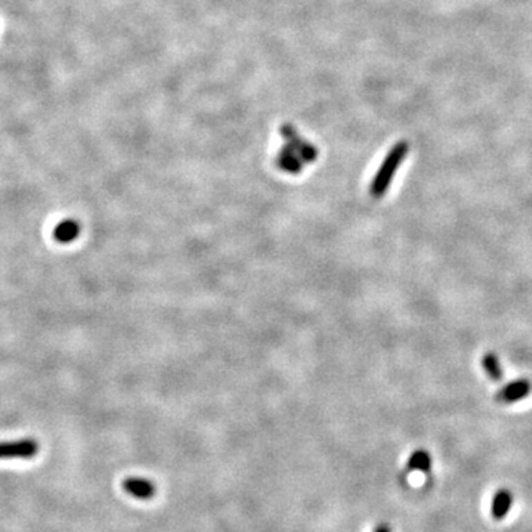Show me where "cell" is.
Wrapping results in <instances>:
<instances>
[{"label":"cell","mask_w":532,"mask_h":532,"mask_svg":"<svg viewBox=\"0 0 532 532\" xmlns=\"http://www.w3.org/2000/svg\"><path fill=\"white\" fill-rule=\"evenodd\" d=\"M408 150H409L408 142L399 141L396 145L387 152L386 159L383 160L380 169L374 175V179L370 185V194L374 198H380L386 194L387 188H389L391 182L393 181L396 170L399 169V166H401V163L407 157Z\"/></svg>","instance_id":"cell-1"},{"label":"cell","mask_w":532,"mask_h":532,"mask_svg":"<svg viewBox=\"0 0 532 532\" xmlns=\"http://www.w3.org/2000/svg\"><path fill=\"white\" fill-rule=\"evenodd\" d=\"M39 443L35 439H19L0 442V460L2 459H31L37 456Z\"/></svg>","instance_id":"cell-2"},{"label":"cell","mask_w":532,"mask_h":532,"mask_svg":"<svg viewBox=\"0 0 532 532\" xmlns=\"http://www.w3.org/2000/svg\"><path fill=\"white\" fill-rule=\"evenodd\" d=\"M280 133L281 136L287 141V145L302 159V161H314L317 159L315 147L299 138L294 127H292L290 125H284L281 126Z\"/></svg>","instance_id":"cell-3"},{"label":"cell","mask_w":532,"mask_h":532,"mask_svg":"<svg viewBox=\"0 0 532 532\" xmlns=\"http://www.w3.org/2000/svg\"><path fill=\"white\" fill-rule=\"evenodd\" d=\"M532 392V383L528 379H519L502 387L495 395V401L500 404H515L526 398Z\"/></svg>","instance_id":"cell-4"},{"label":"cell","mask_w":532,"mask_h":532,"mask_svg":"<svg viewBox=\"0 0 532 532\" xmlns=\"http://www.w3.org/2000/svg\"><path fill=\"white\" fill-rule=\"evenodd\" d=\"M121 485H123V490L127 494L138 498V500H150L157 491L151 481L143 478H126Z\"/></svg>","instance_id":"cell-5"},{"label":"cell","mask_w":532,"mask_h":532,"mask_svg":"<svg viewBox=\"0 0 532 532\" xmlns=\"http://www.w3.org/2000/svg\"><path fill=\"white\" fill-rule=\"evenodd\" d=\"M513 503V497L512 493L507 490H500L497 491L493 497V503H491V515L494 519L502 520L506 517V515L510 512V507H512Z\"/></svg>","instance_id":"cell-6"},{"label":"cell","mask_w":532,"mask_h":532,"mask_svg":"<svg viewBox=\"0 0 532 532\" xmlns=\"http://www.w3.org/2000/svg\"><path fill=\"white\" fill-rule=\"evenodd\" d=\"M276 164L280 166V169L290 172V173H297L302 169V159L290 148V147H284L278 157H276Z\"/></svg>","instance_id":"cell-7"},{"label":"cell","mask_w":532,"mask_h":532,"mask_svg":"<svg viewBox=\"0 0 532 532\" xmlns=\"http://www.w3.org/2000/svg\"><path fill=\"white\" fill-rule=\"evenodd\" d=\"M80 234V227L76 220H64L53 231V237L60 242H70Z\"/></svg>","instance_id":"cell-8"},{"label":"cell","mask_w":532,"mask_h":532,"mask_svg":"<svg viewBox=\"0 0 532 532\" xmlns=\"http://www.w3.org/2000/svg\"><path fill=\"white\" fill-rule=\"evenodd\" d=\"M482 369L493 382H500L503 379V370L497 355L493 352H486L482 357Z\"/></svg>","instance_id":"cell-9"},{"label":"cell","mask_w":532,"mask_h":532,"mask_svg":"<svg viewBox=\"0 0 532 532\" xmlns=\"http://www.w3.org/2000/svg\"><path fill=\"white\" fill-rule=\"evenodd\" d=\"M430 468H432V460H430V456H429L427 451L417 450L411 454V456H409L408 470L429 473Z\"/></svg>","instance_id":"cell-10"},{"label":"cell","mask_w":532,"mask_h":532,"mask_svg":"<svg viewBox=\"0 0 532 532\" xmlns=\"http://www.w3.org/2000/svg\"><path fill=\"white\" fill-rule=\"evenodd\" d=\"M374 532H391V529H389V526H387L386 524H380L379 526L374 529Z\"/></svg>","instance_id":"cell-11"}]
</instances>
